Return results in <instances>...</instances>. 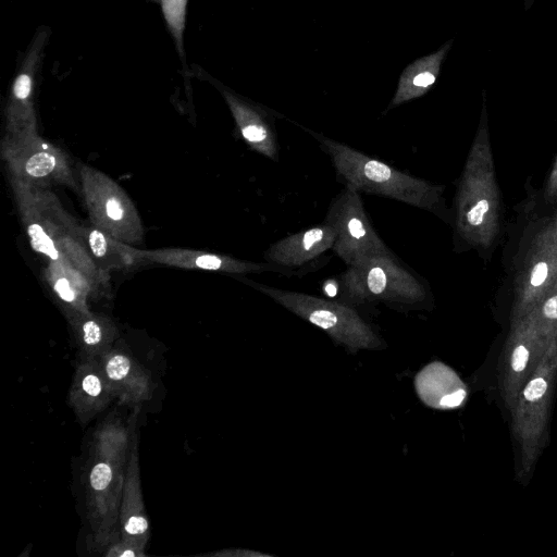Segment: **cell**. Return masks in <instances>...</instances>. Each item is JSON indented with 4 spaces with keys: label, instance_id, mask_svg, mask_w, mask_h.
<instances>
[{
    "label": "cell",
    "instance_id": "obj_21",
    "mask_svg": "<svg viewBox=\"0 0 557 557\" xmlns=\"http://www.w3.org/2000/svg\"><path fill=\"white\" fill-rule=\"evenodd\" d=\"M107 550L103 552L104 556L108 557H138L145 556V550L134 546L133 544L124 541L120 537H115L112 540L106 547Z\"/></svg>",
    "mask_w": 557,
    "mask_h": 557
},
{
    "label": "cell",
    "instance_id": "obj_10",
    "mask_svg": "<svg viewBox=\"0 0 557 557\" xmlns=\"http://www.w3.org/2000/svg\"><path fill=\"white\" fill-rule=\"evenodd\" d=\"M548 338L535 325L523 326L512 335L502 352L499 385L509 410L542 359Z\"/></svg>",
    "mask_w": 557,
    "mask_h": 557
},
{
    "label": "cell",
    "instance_id": "obj_11",
    "mask_svg": "<svg viewBox=\"0 0 557 557\" xmlns=\"http://www.w3.org/2000/svg\"><path fill=\"white\" fill-rule=\"evenodd\" d=\"M336 233L326 222L283 237L265 250L267 262L302 275L322 267L324 255L333 249Z\"/></svg>",
    "mask_w": 557,
    "mask_h": 557
},
{
    "label": "cell",
    "instance_id": "obj_12",
    "mask_svg": "<svg viewBox=\"0 0 557 557\" xmlns=\"http://www.w3.org/2000/svg\"><path fill=\"white\" fill-rule=\"evenodd\" d=\"M136 408L129 417L132 426L131 447L119 510L120 536L145 550L149 540V521L144 506Z\"/></svg>",
    "mask_w": 557,
    "mask_h": 557
},
{
    "label": "cell",
    "instance_id": "obj_3",
    "mask_svg": "<svg viewBox=\"0 0 557 557\" xmlns=\"http://www.w3.org/2000/svg\"><path fill=\"white\" fill-rule=\"evenodd\" d=\"M341 301L383 302L396 309H418L428 296L423 278L394 253L347 267L339 276Z\"/></svg>",
    "mask_w": 557,
    "mask_h": 557
},
{
    "label": "cell",
    "instance_id": "obj_25",
    "mask_svg": "<svg viewBox=\"0 0 557 557\" xmlns=\"http://www.w3.org/2000/svg\"><path fill=\"white\" fill-rule=\"evenodd\" d=\"M542 311L547 321H557V296L549 298L544 304Z\"/></svg>",
    "mask_w": 557,
    "mask_h": 557
},
{
    "label": "cell",
    "instance_id": "obj_2",
    "mask_svg": "<svg viewBox=\"0 0 557 557\" xmlns=\"http://www.w3.org/2000/svg\"><path fill=\"white\" fill-rule=\"evenodd\" d=\"M330 157L336 176L357 191L389 198L403 203L432 210L438 189L417 176L391 166L343 143L310 132Z\"/></svg>",
    "mask_w": 557,
    "mask_h": 557
},
{
    "label": "cell",
    "instance_id": "obj_13",
    "mask_svg": "<svg viewBox=\"0 0 557 557\" xmlns=\"http://www.w3.org/2000/svg\"><path fill=\"white\" fill-rule=\"evenodd\" d=\"M141 258L144 261L182 269H200L230 274L275 272L286 276L294 275L288 270L267 261L251 262L231 256L186 248L141 249Z\"/></svg>",
    "mask_w": 557,
    "mask_h": 557
},
{
    "label": "cell",
    "instance_id": "obj_16",
    "mask_svg": "<svg viewBox=\"0 0 557 557\" xmlns=\"http://www.w3.org/2000/svg\"><path fill=\"white\" fill-rule=\"evenodd\" d=\"M44 275L65 317L90 312L89 298L99 287L85 273L66 261H48Z\"/></svg>",
    "mask_w": 557,
    "mask_h": 557
},
{
    "label": "cell",
    "instance_id": "obj_28",
    "mask_svg": "<svg viewBox=\"0 0 557 557\" xmlns=\"http://www.w3.org/2000/svg\"><path fill=\"white\" fill-rule=\"evenodd\" d=\"M337 287H339V283L329 281L325 282L324 290L329 296L333 297L337 293Z\"/></svg>",
    "mask_w": 557,
    "mask_h": 557
},
{
    "label": "cell",
    "instance_id": "obj_20",
    "mask_svg": "<svg viewBox=\"0 0 557 557\" xmlns=\"http://www.w3.org/2000/svg\"><path fill=\"white\" fill-rule=\"evenodd\" d=\"M232 110L246 144L256 152L278 161V141L275 129L256 111L232 102Z\"/></svg>",
    "mask_w": 557,
    "mask_h": 557
},
{
    "label": "cell",
    "instance_id": "obj_18",
    "mask_svg": "<svg viewBox=\"0 0 557 557\" xmlns=\"http://www.w3.org/2000/svg\"><path fill=\"white\" fill-rule=\"evenodd\" d=\"M66 319L81 354L99 359L115 346L119 331L108 317L90 311L74 313Z\"/></svg>",
    "mask_w": 557,
    "mask_h": 557
},
{
    "label": "cell",
    "instance_id": "obj_5",
    "mask_svg": "<svg viewBox=\"0 0 557 557\" xmlns=\"http://www.w3.org/2000/svg\"><path fill=\"white\" fill-rule=\"evenodd\" d=\"M246 284L268 295L296 315L322 329L350 348H373L380 341L352 306L295 290L268 286L250 280Z\"/></svg>",
    "mask_w": 557,
    "mask_h": 557
},
{
    "label": "cell",
    "instance_id": "obj_9",
    "mask_svg": "<svg viewBox=\"0 0 557 557\" xmlns=\"http://www.w3.org/2000/svg\"><path fill=\"white\" fill-rule=\"evenodd\" d=\"M44 228L61 257L85 273L99 288L108 283V272L92 259L82 226L48 188L28 185Z\"/></svg>",
    "mask_w": 557,
    "mask_h": 557
},
{
    "label": "cell",
    "instance_id": "obj_23",
    "mask_svg": "<svg viewBox=\"0 0 557 557\" xmlns=\"http://www.w3.org/2000/svg\"><path fill=\"white\" fill-rule=\"evenodd\" d=\"M30 92V79L27 75H21L14 84V96L17 98H28Z\"/></svg>",
    "mask_w": 557,
    "mask_h": 557
},
{
    "label": "cell",
    "instance_id": "obj_27",
    "mask_svg": "<svg viewBox=\"0 0 557 557\" xmlns=\"http://www.w3.org/2000/svg\"><path fill=\"white\" fill-rule=\"evenodd\" d=\"M213 555H219V556H249V555H252V556H264V554H261V553H256V552H248V550H223V552H219V553H215Z\"/></svg>",
    "mask_w": 557,
    "mask_h": 557
},
{
    "label": "cell",
    "instance_id": "obj_17",
    "mask_svg": "<svg viewBox=\"0 0 557 557\" xmlns=\"http://www.w3.org/2000/svg\"><path fill=\"white\" fill-rule=\"evenodd\" d=\"M416 382L421 399L434 408L459 407L467 396V388L459 376L440 362L429 364Z\"/></svg>",
    "mask_w": 557,
    "mask_h": 557
},
{
    "label": "cell",
    "instance_id": "obj_14",
    "mask_svg": "<svg viewBox=\"0 0 557 557\" xmlns=\"http://www.w3.org/2000/svg\"><path fill=\"white\" fill-rule=\"evenodd\" d=\"M114 399L99 359L78 352L69 405L79 423H89Z\"/></svg>",
    "mask_w": 557,
    "mask_h": 557
},
{
    "label": "cell",
    "instance_id": "obj_6",
    "mask_svg": "<svg viewBox=\"0 0 557 557\" xmlns=\"http://www.w3.org/2000/svg\"><path fill=\"white\" fill-rule=\"evenodd\" d=\"M78 173L91 224L126 244L141 243V219L124 189L110 176L90 165L81 164Z\"/></svg>",
    "mask_w": 557,
    "mask_h": 557
},
{
    "label": "cell",
    "instance_id": "obj_24",
    "mask_svg": "<svg viewBox=\"0 0 557 557\" xmlns=\"http://www.w3.org/2000/svg\"><path fill=\"white\" fill-rule=\"evenodd\" d=\"M547 264L545 262H539L532 271L531 284L533 286H540L541 284H543L547 276Z\"/></svg>",
    "mask_w": 557,
    "mask_h": 557
},
{
    "label": "cell",
    "instance_id": "obj_19",
    "mask_svg": "<svg viewBox=\"0 0 557 557\" xmlns=\"http://www.w3.org/2000/svg\"><path fill=\"white\" fill-rule=\"evenodd\" d=\"M85 244L95 262L104 271L129 269L144 261L141 249L121 242L95 225L82 226Z\"/></svg>",
    "mask_w": 557,
    "mask_h": 557
},
{
    "label": "cell",
    "instance_id": "obj_15",
    "mask_svg": "<svg viewBox=\"0 0 557 557\" xmlns=\"http://www.w3.org/2000/svg\"><path fill=\"white\" fill-rule=\"evenodd\" d=\"M99 361L111 392L121 405L136 409L151 398V375L127 350L115 345Z\"/></svg>",
    "mask_w": 557,
    "mask_h": 557
},
{
    "label": "cell",
    "instance_id": "obj_22",
    "mask_svg": "<svg viewBox=\"0 0 557 557\" xmlns=\"http://www.w3.org/2000/svg\"><path fill=\"white\" fill-rule=\"evenodd\" d=\"M488 210V202L485 199L480 200L467 213V221L470 225H479L482 223L484 214Z\"/></svg>",
    "mask_w": 557,
    "mask_h": 557
},
{
    "label": "cell",
    "instance_id": "obj_26",
    "mask_svg": "<svg viewBox=\"0 0 557 557\" xmlns=\"http://www.w3.org/2000/svg\"><path fill=\"white\" fill-rule=\"evenodd\" d=\"M434 81H435V77L433 74H431L429 72H424V73L418 74L413 78L412 84L416 87H428L431 84H433Z\"/></svg>",
    "mask_w": 557,
    "mask_h": 557
},
{
    "label": "cell",
    "instance_id": "obj_1",
    "mask_svg": "<svg viewBox=\"0 0 557 557\" xmlns=\"http://www.w3.org/2000/svg\"><path fill=\"white\" fill-rule=\"evenodd\" d=\"M132 426L109 414L95 430L86 467V508L91 541L104 548L116 537Z\"/></svg>",
    "mask_w": 557,
    "mask_h": 557
},
{
    "label": "cell",
    "instance_id": "obj_7",
    "mask_svg": "<svg viewBox=\"0 0 557 557\" xmlns=\"http://www.w3.org/2000/svg\"><path fill=\"white\" fill-rule=\"evenodd\" d=\"M1 157L11 177L27 185L76 187L67 156L37 133L7 134L1 141Z\"/></svg>",
    "mask_w": 557,
    "mask_h": 557
},
{
    "label": "cell",
    "instance_id": "obj_4",
    "mask_svg": "<svg viewBox=\"0 0 557 557\" xmlns=\"http://www.w3.org/2000/svg\"><path fill=\"white\" fill-rule=\"evenodd\" d=\"M557 383V334L548 338L534 372L511 409L512 434L520 446V478L532 473L547 440L550 404Z\"/></svg>",
    "mask_w": 557,
    "mask_h": 557
},
{
    "label": "cell",
    "instance_id": "obj_8",
    "mask_svg": "<svg viewBox=\"0 0 557 557\" xmlns=\"http://www.w3.org/2000/svg\"><path fill=\"white\" fill-rule=\"evenodd\" d=\"M324 222L336 233L332 250L347 267L393 253L373 228L361 194L347 185L330 202Z\"/></svg>",
    "mask_w": 557,
    "mask_h": 557
}]
</instances>
